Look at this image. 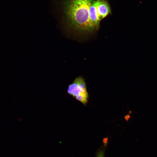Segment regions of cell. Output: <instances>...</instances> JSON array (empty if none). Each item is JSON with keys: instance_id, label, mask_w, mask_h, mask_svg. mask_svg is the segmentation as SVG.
<instances>
[{"instance_id": "obj_3", "label": "cell", "mask_w": 157, "mask_h": 157, "mask_svg": "<svg viewBox=\"0 0 157 157\" xmlns=\"http://www.w3.org/2000/svg\"><path fill=\"white\" fill-rule=\"evenodd\" d=\"M97 10L100 21L111 13L109 6L105 0H97Z\"/></svg>"}, {"instance_id": "obj_2", "label": "cell", "mask_w": 157, "mask_h": 157, "mask_svg": "<svg viewBox=\"0 0 157 157\" xmlns=\"http://www.w3.org/2000/svg\"><path fill=\"white\" fill-rule=\"evenodd\" d=\"M67 93L84 105L88 101L89 96L86 83L81 76L76 78L68 85Z\"/></svg>"}, {"instance_id": "obj_4", "label": "cell", "mask_w": 157, "mask_h": 157, "mask_svg": "<svg viewBox=\"0 0 157 157\" xmlns=\"http://www.w3.org/2000/svg\"><path fill=\"white\" fill-rule=\"evenodd\" d=\"M96 157H105L104 152L103 150L101 149L97 153Z\"/></svg>"}, {"instance_id": "obj_1", "label": "cell", "mask_w": 157, "mask_h": 157, "mask_svg": "<svg viewBox=\"0 0 157 157\" xmlns=\"http://www.w3.org/2000/svg\"><path fill=\"white\" fill-rule=\"evenodd\" d=\"M94 0H68L65 8L68 28L76 31H94L90 18V8Z\"/></svg>"}]
</instances>
